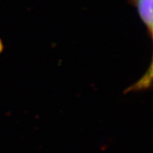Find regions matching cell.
<instances>
[{"label": "cell", "instance_id": "1", "mask_svg": "<svg viewBox=\"0 0 153 153\" xmlns=\"http://www.w3.org/2000/svg\"><path fill=\"white\" fill-rule=\"evenodd\" d=\"M138 13L152 35L153 41V0H135ZM153 88V55L150 66L137 82L132 84L126 92L141 91Z\"/></svg>", "mask_w": 153, "mask_h": 153}]
</instances>
